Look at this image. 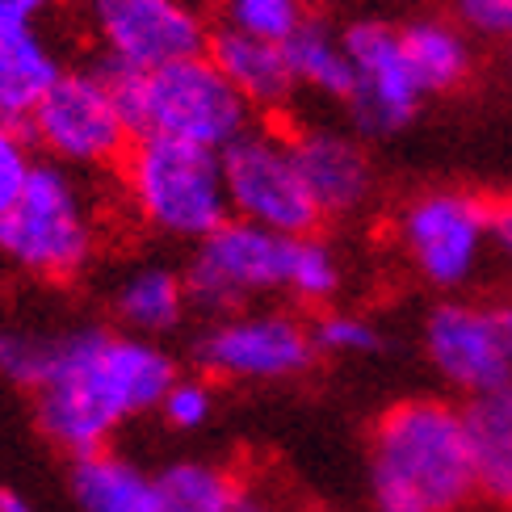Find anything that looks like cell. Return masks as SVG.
Returning a JSON list of instances; mask_svg holds the SVG:
<instances>
[{
	"label": "cell",
	"instance_id": "d6a6232c",
	"mask_svg": "<svg viewBox=\"0 0 512 512\" xmlns=\"http://www.w3.org/2000/svg\"><path fill=\"white\" fill-rule=\"evenodd\" d=\"M231 512H286L282 500H277L265 483H248L240 479V492L231 500Z\"/></svg>",
	"mask_w": 512,
	"mask_h": 512
},
{
	"label": "cell",
	"instance_id": "7402d4cb",
	"mask_svg": "<svg viewBox=\"0 0 512 512\" xmlns=\"http://www.w3.org/2000/svg\"><path fill=\"white\" fill-rule=\"evenodd\" d=\"M236 492H240V475L202 458L168 462L164 471H156L160 512H231Z\"/></svg>",
	"mask_w": 512,
	"mask_h": 512
},
{
	"label": "cell",
	"instance_id": "8fae6325",
	"mask_svg": "<svg viewBox=\"0 0 512 512\" xmlns=\"http://www.w3.org/2000/svg\"><path fill=\"white\" fill-rule=\"evenodd\" d=\"M353 59V97L345 101L349 122L361 139H391L420 118L424 89L403 51V34L391 21H353L345 26Z\"/></svg>",
	"mask_w": 512,
	"mask_h": 512
},
{
	"label": "cell",
	"instance_id": "ffe728a7",
	"mask_svg": "<svg viewBox=\"0 0 512 512\" xmlns=\"http://www.w3.org/2000/svg\"><path fill=\"white\" fill-rule=\"evenodd\" d=\"M185 311H189L185 273L168 265H139L114 290V319L122 324V332H135L147 340L177 332Z\"/></svg>",
	"mask_w": 512,
	"mask_h": 512
},
{
	"label": "cell",
	"instance_id": "1f68e13d",
	"mask_svg": "<svg viewBox=\"0 0 512 512\" xmlns=\"http://www.w3.org/2000/svg\"><path fill=\"white\" fill-rule=\"evenodd\" d=\"M487 319H492V332H496V345L504 353V361L512 366V294H500V298H487Z\"/></svg>",
	"mask_w": 512,
	"mask_h": 512
},
{
	"label": "cell",
	"instance_id": "484cf974",
	"mask_svg": "<svg viewBox=\"0 0 512 512\" xmlns=\"http://www.w3.org/2000/svg\"><path fill=\"white\" fill-rule=\"evenodd\" d=\"M51 357H55V336L0 324V378H9L13 387L34 395L51 370Z\"/></svg>",
	"mask_w": 512,
	"mask_h": 512
},
{
	"label": "cell",
	"instance_id": "30bf717a",
	"mask_svg": "<svg viewBox=\"0 0 512 512\" xmlns=\"http://www.w3.org/2000/svg\"><path fill=\"white\" fill-rule=\"evenodd\" d=\"M311 324L290 311H236L194 340V361L210 382H290L315 366Z\"/></svg>",
	"mask_w": 512,
	"mask_h": 512
},
{
	"label": "cell",
	"instance_id": "7a4b0ae2",
	"mask_svg": "<svg viewBox=\"0 0 512 512\" xmlns=\"http://www.w3.org/2000/svg\"><path fill=\"white\" fill-rule=\"evenodd\" d=\"M475 496L462 403L412 395L391 403L370 429L374 512H462Z\"/></svg>",
	"mask_w": 512,
	"mask_h": 512
},
{
	"label": "cell",
	"instance_id": "277c9868",
	"mask_svg": "<svg viewBox=\"0 0 512 512\" xmlns=\"http://www.w3.org/2000/svg\"><path fill=\"white\" fill-rule=\"evenodd\" d=\"M0 256L38 282H76L97 256V219L63 164L38 160L26 194L0 219Z\"/></svg>",
	"mask_w": 512,
	"mask_h": 512
},
{
	"label": "cell",
	"instance_id": "cb8c5ba5",
	"mask_svg": "<svg viewBox=\"0 0 512 512\" xmlns=\"http://www.w3.org/2000/svg\"><path fill=\"white\" fill-rule=\"evenodd\" d=\"M223 30H240L265 42H286L307 21L303 0H210Z\"/></svg>",
	"mask_w": 512,
	"mask_h": 512
},
{
	"label": "cell",
	"instance_id": "d6986e66",
	"mask_svg": "<svg viewBox=\"0 0 512 512\" xmlns=\"http://www.w3.org/2000/svg\"><path fill=\"white\" fill-rule=\"evenodd\" d=\"M68 487L80 512H160L156 475L110 450L72 458Z\"/></svg>",
	"mask_w": 512,
	"mask_h": 512
},
{
	"label": "cell",
	"instance_id": "e0dca14e",
	"mask_svg": "<svg viewBox=\"0 0 512 512\" xmlns=\"http://www.w3.org/2000/svg\"><path fill=\"white\" fill-rule=\"evenodd\" d=\"M63 72L42 30H0V122L26 126Z\"/></svg>",
	"mask_w": 512,
	"mask_h": 512
},
{
	"label": "cell",
	"instance_id": "f546056e",
	"mask_svg": "<svg viewBox=\"0 0 512 512\" xmlns=\"http://www.w3.org/2000/svg\"><path fill=\"white\" fill-rule=\"evenodd\" d=\"M487 236H492V248L512 265V194L487 198Z\"/></svg>",
	"mask_w": 512,
	"mask_h": 512
},
{
	"label": "cell",
	"instance_id": "8992f818",
	"mask_svg": "<svg viewBox=\"0 0 512 512\" xmlns=\"http://www.w3.org/2000/svg\"><path fill=\"white\" fill-rule=\"evenodd\" d=\"M395 244L424 286L454 294L475 282L492 236L487 198L471 189H424L395 215Z\"/></svg>",
	"mask_w": 512,
	"mask_h": 512
},
{
	"label": "cell",
	"instance_id": "83f0119b",
	"mask_svg": "<svg viewBox=\"0 0 512 512\" xmlns=\"http://www.w3.org/2000/svg\"><path fill=\"white\" fill-rule=\"evenodd\" d=\"M215 412V387H210V378H177L173 387H168L164 403H160V416L168 429H202Z\"/></svg>",
	"mask_w": 512,
	"mask_h": 512
},
{
	"label": "cell",
	"instance_id": "836d02e7",
	"mask_svg": "<svg viewBox=\"0 0 512 512\" xmlns=\"http://www.w3.org/2000/svg\"><path fill=\"white\" fill-rule=\"evenodd\" d=\"M0 512H34V504L26 496L9 492V487H0Z\"/></svg>",
	"mask_w": 512,
	"mask_h": 512
},
{
	"label": "cell",
	"instance_id": "3957f363",
	"mask_svg": "<svg viewBox=\"0 0 512 512\" xmlns=\"http://www.w3.org/2000/svg\"><path fill=\"white\" fill-rule=\"evenodd\" d=\"M126 206L156 236L202 244L231 219L223 156L168 135H135L118 164Z\"/></svg>",
	"mask_w": 512,
	"mask_h": 512
},
{
	"label": "cell",
	"instance_id": "603a6c76",
	"mask_svg": "<svg viewBox=\"0 0 512 512\" xmlns=\"http://www.w3.org/2000/svg\"><path fill=\"white\" fill-rule=\"evenodd\" d=\"M345 286V265L324 236H294L286 261V294L303 307H324Z\"/></svg>",
	"mask_w": 512,
	"mask_h": 512
},
{
	"label": "cell",
	"instance_id": "4fadbf2b",
	"mask_svg": "<svg viewBox=\"0 0 512 512\" xmlns=\"http://www.w3.org/2000/svg\"><path fill=\"white\" fill-rule=\"evenodd\" d=\"M420 345L429 366L441 374V382L454 387L462 399L512 382V366L496 345L487 307L471 303V298H441L437 307H429L420 328Z\"/></svg>",
	"mask_w": 512,
	"mask_h": 512
},
{
	"label": "cell",
	"instance_id": "52a82bcc",
	"mask_svg": "<svg viewBox=\"0 0 512 512\" xmlns=\"http://www.w3.org/2000/svg\"><path fill=\"white\" fill-rule=\"evenodd\" d=\"M219 156L231 219L277 231V236H319L324 215H319L311 189L298 173L286 131L252 126Z\"/></svg>",
	"mask_w": 512,
	"mask_h": 512
},
{
	"label": "cell",
	"instance_id": "4316f807",
	"mask_svg": "<svg viewBox=\"0 0 512 512\" xmlns=\"http://www.w3.org/2000/svg\"><path fill=\"white\" fill-rule=\"evenodd\" d=\"M34 168H38V160H34L30 131L17 122H0V219L17 206L21 194H26Z\"/></svg>",
	"mask_w": 512,
	"mask_h": 512
},
{
	"label": "cell",
	"instance_id": "7c38bea8",
	"mask_svg": "<svg viewBox=\"0 0 512 512\" xmlns=\"http://www.w3.org/2000/svg\"><path fill=\"white\" fill-rule=\"evenodd\" d=\"M89 21L101 55L139 72L206 55L210 47L206 17L189 0H93Z\"/></svg>",
	"mask_w": 512,
	"mask_h": 512
},
{
	"label": "cell",
	"instance_id": "ba28073f",
	"mask_svg": "<svg viewBox=\"0 0 512 512\" xmlns=\"http://www.w3.org/2000/svg\"><path fill=\"white\" fill-rule=\"evenodd\" d=\"M290 240L294 236H277V231L227 219L202 244H194L181 269L189 307L223 319L265 294H286Z\"/></svg>",
	"mask_w": 512,
	"mask_h": 512
},
{
	"label": "cell",
	"instance_id": "ac0fdd59",
	"mask_svg": "<svg viewBox=\"0 0 512 512\" xmlns=\"http://www.w3.org/2000/svg\"><path fill=\"white\" fill-rule=\"evenodd\" d=\"M399 34H403V51L412 59V72L420 80L424 97L458 93L475 76L471 34L454 17H412L399 26Z\"/></svg>",
	"mask_w": 512,
	"mask_h": 512
},
{
	"label": "cell",
	"instance_id": "d4e9b609",
	"mask_svg": "<svg viewBox=\"0 0 512 512\" xmlns=\"http://www.w3.org/2000/svg\"><path fill=\"white\" fill-rule=\"evenodd\" d=\"M311 340L319 357H374L387 349V336H382L378 324H370L357 311H340V307H328L311 319Z\"/></svg>",
	"mask_w": 512,
	"mask_h": 512
},
{
	"label": "cell",
	"instance_id": "5b68a950",
	"mask_svg": "<svg viewBox=\"0 0 512 512\" xmlns=\"http://www.w3.org/2000/svg\"><path fill=\"white\" fill-rule=\"evenodd\" d=\"M252 126H256L252 105L236 93V84L219 72V63L210 55L177 59L168 68L143 76L135 135H168L223 152Z\"/></svg>",
	"mask_w": 512,
	"mask_h": 512
},
{
	"label": "cell",
	"instance_id": "44dd1931",
	"mask_svg": "<svg viewBox=\"0 0 512 512\" xmlns=\"http://www.w3.org/2000/svg\"><path fill=\"white\" fill-rule=\"evenodd\" d=\"M282 51H286L298 89H311L332 101L353 97V59L345 47V30H336L332 21L307 13L303 26L282 42Z\"/></svg>",
	"mask_w": 512,
	"mask_h": 512
},
{
	"label": "cell",
	"instance_id": "9c48e42d",
	"mask_svg": "<svg viewBox=\"0 0 512 512\" xmlns=\"http://www.w3.org/2000/svg\"><path fill=\"white\" fill-rule=\"evenodd\" d=\"M26 131L34 147L63 168H105L122 164L126 147L135 143V131L126 122L122 105L105 89V80L93 68H68L51 93L38 101Z\"/></svg>",
	"mask_w": 512,
	"mask_h": 512
},
{
	"label": "cell",
	"instance_id": "5bb4252c",
	"mask_svg": "<svg viewBox=\"0 0 512 512\" xmlns=\"http://www.w3.org/2000/svg\"><path fill=\"white\" fill-rule=\"evenodd\" d=\"M286 139L324 223L353 219L370 206L374 164L366 143L353 131H340V126H290Z\"/></svg>",
	"mask_w": 512,
	"mask_h": 512
},
{
	"label": "cell",
	"instance_id": "6da1fadb",
	"mask_svg": "<svg viewBox=\"0 0 512 512\" xmlns=\"http://www.w3.org/2000/svg\"><path fill=\"white\" fill-rule=\"evenodd\" d=\"M177 378L173 353L147 336L114 328L59 332L51 370L30 395L38 433L68 458L101 454L126 420L160 412Z\"/></svg>",
	"mask_w": 512,
	"mask_h": 512
},
{
	"label": "cell",
	"instance_id": "9a60e30c",
	"mask_svg": "<svg viewBox=\"0 0 512 512\" xmlns=\"http://www.w3.org/2000/svg\"><path fill=\"white\" fill-rule=\"evenodd\" d=\"M206 55L219 63V72L236 84V93L252 105V114H282L298 93V80L286 63L282 42H265L240 30H210Z\"/></svg>",
	"mask_w": 512,
	"mask_h": 512
},
{
	"label": "cell",
	"instance_id": "2e32d148",
	"mask_svg": "<svg viewBox=\"0 0 512 512\" xmlns=\"http://www.w3.org/2000/svg\"><path fill=\"white\" fill-rule=\"evenodd\" d=\"M462 424L475 466V496L512 512V382L462 399Z\"/></svg>",
	"mask_w": 512,
	"mask_h": 512
},
{
	"label": "cell",
	"instance_id": "f1b7e54d",
	"mask_svg": "<svg viewBox=\"0 0 512 512\" xmlns=\"http://www.w3.org/2000/svg\"><path fill=\"white\" fill-rule=\"evenodd\" d=\"M450 17L475 38L512 42V0H450Z\"/></svg>",
	"mask_w": 512,
	"mask_h": 512
},
{
	"label": "cell",
	"instance_id": "4dcf8cb0",
	"mask_svg": "<svg viewBox=\"0 0 512 512\" xmlns=\"http://www.w3.org/2000/svg\"><path fill=\"white\" fill-rule=\"evenodd\" d=\"M59 0H0V30H38Z\"/></svg>",
	"mask_w": 512,
	"mask_h": 512
}]
</instances>
